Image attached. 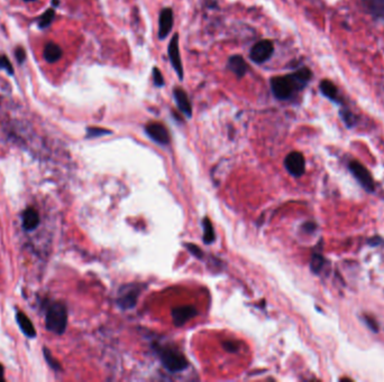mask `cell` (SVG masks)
Listing matches in <instances>:
<instances>
[{
    "label": "cell",
    "mask_w": 384,
    "mask_h": 382,
    "mask_svg": "<svg viewBox=\"0 0 384 382\" xmlns=\"http://www.w3.org/2000/svg\"><path fill=\"white\" fill-rule=\"evenodd\" d=\"M311 75V71L304 68L289 75L273 77L271 79L272 93L279 100H289L308 84Z\"/></svg>",
    "instance_id": "1"
},
{
    "label": "cell",
    "mask_w": 384,
    "mask_h": 382,
    "mask_svg": "<svg viewBox=\"0 0 384 382\" xmlns=\"http://www.w3.org/2000/svg\"><path fill=\"white\" fill-rule=\"evenodd\" d=\"M68 324V312L64 304L60 302L53 303L48 307L45 315V325L50 332L55 334H63Z\"/></svg>",
    "instance_id": "2"
},
{
    "label": "cell",
    "mask_w": 384,
    "mask_h": 382,
    "mask_svg": "<svg viewBox=\"0 0 384 382\" xmlns=\"http://www.w3.org/2000/svg\"><path fill=\"white\" fill-rule=\"evenodd\" d=\"M156 352L158 356H160L163 367H164L167 371L172 373L181 372L183 370H186L188 365H189L185 354H182L177 348L167 347H157Z\"/></svg>",
    "instance_id": "3"
},
{
    "label": "cell",
    "mask_w": 384,
    "mask_h": 382,
    "mask_svg": "<svg viewBox=\"0 0 384 382\" xmlns=\"http://www.w3.org/2000/svg\"><path fill=\"white\" fill-rule=\"evenodd\" d=\"M142 291V287L136 283H128L120 287L117 296V304L122 310H130L135 307Z\"/></svg>",
    "instance_id": "4"
},
{
    "label": "cell",
    "mask_w": 384,
    "mask_h": 382,
    "mask_svg": "<svg viewBox=\"0 0 384 382\" xmlns=\"http://www.w3.org/2000/svg\"><path fill=\"white\" fill-rule=\"evenodd\" d=\"M348 170L353 174L355 179L361 184V186L364 188L366 192H374L375 182L366 167L363 166L361 163L356 162V160H352V162L348 164Z\"/></svg>",
    "instance_id": "5"
},
{
    "label": "cell",
    "mask_w": 384,
    "mask_h": 382,
    "mask_svg": "<svg viewBox=\"0 0 384 382\" xmlns=\"http://www.w3.org/2000/svg\"><path fill=\"white\" fill-rule=\"evenodd\" d=\"M273 52H274L273 43L269 39H263L260 40L259 43H256L254 46L252 47L250 57L253 62L261 64L267 62L269 59H271Z\"/></svg>",
    "instance_id": "6"
},
{
    "label": "cell",
    "mask_w": 384,
    "mask_h": 382,
    "mask_svg": "<svg viewBox=\"0 0 384 382\" xmlns=\"http://www.w3.org/2000/svg\"><path fill=\"white\" fill-rule=\"evenodd\" d=\"M284 166L292 176L300 177L305 174L306 171V160L304 155L299 151H292L285 157Z\"/></svg>",
    "instance_id": "7"
},
{
    "label": "cell",
    "mask_w": 384,
    "mask_h": 382,
    "mask_svg": "<svg viewBox=\"0 0 384 382\" xmlns=\"http://www.w3.org/2000/svg\"><path fill=\"white\" fill-rule=\"evenodd\" d=\"M167 53H169V57L172 64L173 69L177 72L180 80L183 79V68H182V62L181 56H180V49H179V35L174 34V36L171 39L169 44V48H167Z\"/></svg>",
    "instance_id": "8"
},
{
    "label": "cell",
    "mask_w": 384,
    "mask_h": 382,
    "mask_svg": "<svg viewBox=\"0 0 384 382\" xmlns=\"http://www.w3.org/2000/svg\"><path fill=\"white\" fill-rule=\"evenodd\" d=\"M146 134L149 135L150 138H152L154 141H156L161 145H166L170 141V135L169 131L161 123L153 122L146 126L145 128Z\"/></svg>",
    "instance_id": "9"
},
{
    "label": "cell",
    "mask_w": 384,
    "mask_h": 382,
    "mask_svg": "<svg viewBox=\"0 0 384 382\" xmlns=\"http://www.w3.org/2000/svg\"><path fill=\"white\" fill-rule=\"evenodd\" d=\"M173 27V11L171 8H164L162 9L160 14V19H158V37L161 39L170 34Z\"/></svg>",
    "instance_id": "10"
},
{
    "label": "cell",
    "mask_w": 384,
    "mask_h": 382,
    "mask_svg": "<svg viewBox=\"0 0 384 382\" xmlns=\"http://www.w3.org/2000/svg\"><path fill=\"white\" fill-rule=\"evenodd\" d=\"M197 315V311L192 306H181L177 307L172 311V317L175 326H182L187 322H189Z\"/></svg>",
    "instance_id": "11"
},
{
    "label": "cell",
    "mask_w": 384,
    "mask_h": 382,
    "mask_svg": "<svg viewBox=\"0 0 384 382\" xmlns=\"http://www.w3.org/2000/svg\"><path fill=\"white\" fill-rule=\"evenodd\" d=\"M173 96L175 99V102H177V105L179 106V109L181 110L188 118H190L192 116V106H191V104L189 101V98H188V96H187V93L183 91L182 89L175 88L173 90Z\"/></svg>",
    "instance_id": "12"
},
{
    "label": "cell",
    "mask_w": 384,
    "mask_h": 382,
    "mask_svg": "<svg viewBox=\"0 0 384 382\" xmlns=\"http://www.w3.org/2000/svg\"><path fill=\"white\" fill-rule=\"evenodd\" d=\"M39 225V214L34 208H27L23 213V228L26 231H33Z\"/></svg>",
    "instance_id": "13"
},
{
    "label": "cell",
    "mask_w": 384,
    "mask_h": 382,
    "mask_svg": "<svg viewBox=\"0 0 384 382\" xmlns=\"http://www.w3.org/2000/svg\"><path fill=\"white\" fill-rule=\"evenodd\" d=\"M228 69H230L238 79H242L245 74H246L247 64L242 56L234 55L228 60Z\"/></svg>",
    "instance_id": "14"
},
{
    "label": "cell",
    "mask_w": 384,
    "mask_h": 382,
    "mask_svg": "<svg viewBox=\"0 0 384 382\" xmlns=\"http://www.w3.org/2000/svg\"><path fill=\"white\" fill-rule=\"evenodd\" d=\"M63 51L58 44L55 43H47L45 45L44 51H43V57L44 60L47 62V63H56V62L60 61L61 57H62Z\"/></svg>",
    "instance_id": "15"
},
{
    "label": "cell",
    "mask_w": 384,
    "mask_h": 382,
    "mask_svg": "<svg viewBox=\"0 0 384 382\" xmlns=\"http://www.w3.org/2000/svg\"><path fill=\"white\" fill-rule=\"evenodd\" d=\"M16 320H17L20 330H22V332L27 336V338L30 339L35 338L36 336L35 327L33 325L32 320L28 318L25 314L22 313V312H17V313H16Z\"/></svg>",
    "instance_id": "16"
},
{
    "label": "cell",
    "mask_w": 384,
    "mask_h": 382,
    "mask_svg": "<svg viewBox=\"0 0 384 382\" xmlns=\"http://www.w3.org/2000/svg\"><path fill=\"white\" fill-rule=\"evenodd\" d=\"M320 91L325 97L330 99L332 101H338V90L333 82L324 80L320 82Z\"/></svg>",
    "instance_id": "17"
},
{
    "label": "cell",
    "mask_w": 384,
    "mask_h": 382,
    "mask_svg": "<svg viewBox=\"0 0 384 382\" xmlns=\"http://www.w3.org/2000/svg\"><path fill=\"white\" fill-rule=\"evenodd\" d=\"M366 7L375 18H384V0H367Z\"/></svg>",
    "instance_id": "18"
},
{
    "label": "cell",
    "mask_w": 384,
    "mask_h": 382,
    "mask_svg": "<svg viewBox=\"0 0 384 382\" xmlns=\"http://www.w3.org/2000/svg\"><path fill=\"white\" fill-rule=\"evenodd\" d=\"M202 228H203V242L206 244H210L215 241V231L212 223L209 219H205L202 222Z\"/></svg>",
    "instance_id": "19"
},
{
    "label": "cell",
    "mask_w": 384,
    "mask_h": 382,
    "mask_svg": "<svg viewBox=\"0 0 384 382\" xmlns=\"http://www.w3.org/2000/svg\"><path fill=\"white\" fill-rule=\"evenodd\" d=\"M54 17H55V10L53 9V8H50V9H47L39 17L38 23V27L40 28V30H45V28L51 26L53 20H54Z\"/></svg>",
    "instance_id": "20"
},
{
    "label": "cell",
    "mask_w": 384,
    "mask_h": 382,
    "mask_svg": "<svg viewBox=\"0 0 384 382\" xmlns=\"http://www.w3.org/2000/svg\"><path fill=\"white\" fill-rule=\"evenodd\" d=\"M325 258L320 253H313L311 257V261H310V268L314 274H319L325 266Z\"/></svg>",
    "instance_id": "21"
},
{
    "label": "cell",
    "mask_w": 384,
    "mask_h": 382,
    "mask_svg": "<svg viewBox=\"0 0 384 382\" xmlns=\"http://www.w3.org/2000/svg\"><path fill=\"white\" fill-rule=\"evenodd\" d=\"M340 113L343 121L346 123V126L348 127V128H352L353 126H355V123H356V117H355L349 110H342Z\"/></svg>",
    "instance_id": "22"
},
{
    "label": "cell",
    "mask_w": 384,
    "mask_h": 382,
    "mask_svg": "<svg viewBox=\"0 0 384 382\" xmlns=\"http://www.w3.org/2000/svg\"><path fill=\"white\" fill-rule=\"evenodd\" d=\"M112 131L107 130V129H103V128H98V127H90V128L87 129V137L88 138H96V137H100V136L104 135H109Z\"/></svg>",
    "instance_id": "23"
},
{
    "label": "cell",
    "mask_w": 384,
    "mask_h": 382,
    "mask_svg": "<svg viewBox=\"0 0 384 382\" xmlns=\"http://www.w3.org/2000/svg\"><path fill=\"white\" fill-rule=\"evenodd\" d=\"M43 353H44V356H45V360H46V362L50 364V367L53 368L54 370H60L61 369V365L60 363L56 361L54 357H53V355L51 354L50 350H48L47 347H44L43 348Z\"/></svg>",
    "instance_id": "24"
},
{
    "label": "cell",
    "mask_w": 384,
    "mask_h": 382,
    "mask_svg": "<svg viewBox=\"0 0 384 382\" xmlns=\"http://www.w3.org/2000/svg\"><path fill=\"white\" fill-rule=\"evenodd\" d=\"M0 69H5V71L8 74H10V75H13V74H14L13 65H11L9 59H8V57L6 55H3V54L0 55Z\"/></svg>",
    "instance_id": "25"
},
{
    "label": "cell",
    "mask_w": 384,
    "mask_h": 382,
    "mask_svg": "<svg viewBox=\"0 0 384 382\" xmlns=\"http://www.w3.org/2000/svg\"><path fill=\"white\" fill-rule=\"evenodd\" d=\"M363 320H364L366 326L369 327L372 332H374V333L379 332V324L377 322V319L371 317L370 315H363Z\"/></svg>",
    "instance_id": "26"
},
{
    "label": "cell",
    "mask_w": 384,
    "mask_h": 382,
    "mask_svg": "<svg viewBox=\"0 0 384 382\" xmlns=\"http://www.w3.org/2000/svg\"><path fill=\"white\" fill-rule=\"evenodd\" d=\"M153 79H154V83L156 86H163L164 85V79H163V75L160 69L157 68L153 69Z\"/></svg>",
    "instance_id": "27"
},
{
    "label": "cell",
    "mask_w": 384,
    "mask_h": 382,
    "mask_svg": "<svg viewBox=\"0 0 384 382\" xmlns=\"http://www.w3.org/2000/svg\"><path fill=\"white\" fill-rule=\"evenodd\" d=\"M14 54H15L16 60H17V62H18L19 64H23L24 61L26 60V52H25V49H24L23 47H20V46L16 47Z\"/></svg>",
    "instance_id": "28"
},
{
    "label": "cell",
    "mask_w": 384,
    "mask_h": 382,
    "mask_svg": "<svg viewBox=\"0 0 384 382\" xmlns=\"http://www.w3.org/2000/svg\"><path fill=\"white\" fill-rule=\"evenodd\" d=\"M187 246H188V250H189V251H190L191 253H193L195 257H197V258H202V254H203V253H202V251H200V249L198 248L197 245H194V244H189V243H188Z\"/></svg>",
    "instance_id": "29"
},
{
    "label": "cell",
    "mask_w": 384,
    "mask_h": 382,
    "mask_svg": "<svg viewBox=\"0 0 384 382\" xmlns=\"http://www.w3.org/2000/svg\"><path fill=\"white\" fill-rule=\"evenodd\" d=\"M367 243L372 246H378V245L383 243V239L381 237H373V238H371V239H369Z\"/></svg>",
    "instance_id": "30"
},
{
    "label": "cell",
    "mask_w": 384,
    "mask_h": 382,
    "mask_svg": "<svg viewBox=\"0 0 384 382\" xmlns=\"http://www.w3.org/2000/svg\"><path fill=\"white\" fill-rule=\"evenodd\" d=\"M302 228H304V231L308 232V233H312L314 230H316L317 227H316V224L313 223V222H307V223L304 224V227Z\"/></svg>",
    "instance_id": "31"
},
{
    "label": "cell",
    "mask_w": 384,
    "mask_h": 382,
    "mask_svg": "<svg viewBox=\"0 0 384 382\" xmlns=\"http://www.w3.org/2000/svg\"><path fill=\"white\" fill-rule=\"evenodd\" d=\"M224 345H225V348H226V350H228L230 352H234V351L237 350V347H236V344H235V343L225 342Z\"/></svg>",
    "instance_id": "32"
},
{
    "label": "cell",
    "mask_w": 384,
    "mask_h": 382,
    "mask_svg": "<svg viewBox=\"0 0 384 382\" xmlns=\"http://www.w3.org/2000/svg\"><path fill=\"white\" fill-rule=\"evenodd\" d=\"M5 380V378H3V367L2 364L0 363V381H3Z\"/></svg>",
    "instance_id": "33"
},
{
    "label": "cell",
    "mask_w": 384,
    "mask_h": 382,
    "mask_svg": "<svg viewBox=\"0 0 384 382\" xmlns=\"http://www.w3.org/2000/svg\"><path fill=\"white\" fill-rule=\"evenodd\" d=\"M52 3L54 6H58L59 5V0H52Z\"/></svg>",
    "instance_id": "34"
},
{
    "label": "cell",
    "mask_w": 384,
    "mask_h": 382,
    "mask_svg": "<svg viewBox=\"0 0 384 382\" xmlns=\"http://www.w3.org/2000/svg\"><path fill=\"white\" fill-rule=\"evenodd\" d=\"M24 1H26V2H32V1H36V0H24Z\"/></svg>",
    "instance_id": "35"
}]
</instances>
